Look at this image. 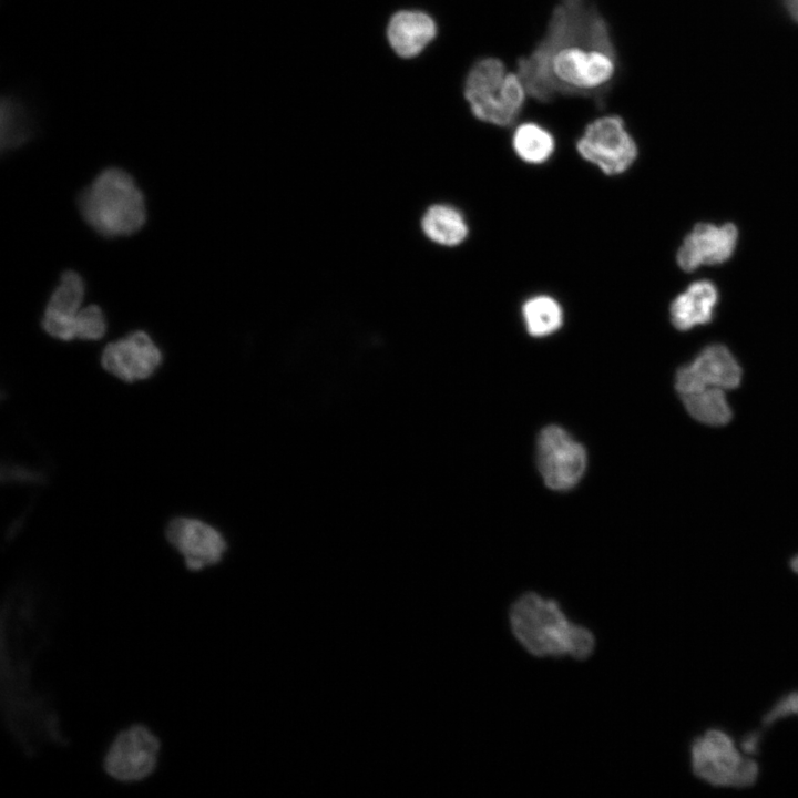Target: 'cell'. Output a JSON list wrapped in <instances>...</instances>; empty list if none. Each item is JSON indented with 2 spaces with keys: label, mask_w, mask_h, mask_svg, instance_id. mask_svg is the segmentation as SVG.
<instances>
[{
  "label": "cell",
  "mask_w": 798,
  "mask_h": 798,
  "mask_svg": "<svg viewBox=\"0 0 798 798\" xmlns=\"http://www.w3.org/2000/svg\"><path fill=\"white\" fill-rule=\"evenodd\" d=\"M539 103L556 98L589 99L603 109L621 62L611 25L593 0H559L543 37L516 71Z\"/></svg>",
  "instance_id": "1"
},
{
  "label": "cell",
  "mask_w": 798,
  "mask_h": 798,
  "mask_svg": "<svg viewBox=\"0 0 798 798\" xmlns=\"http://www.w3.org/2000/svg\"><path fill=\"white\" fill-rule=\"evenodd\" d=\"M1 707L8 732L27 756L47 744L64 746L68 738L51 700L34 688L33 668L48 640L42 594L17 586L1 610Z\"/></svg>",
  "instance_id": "2"
},
{
  "label": "cell",
  "mask_w": 798,
  "mask_h": 798,
  "mask_svg": "<svg viewBox=\"0 0 798 798\" xmlns=\"http://www.w3.org/2000/svg\"><path fill=\"white\" fill-rule=\"evenodd\" d=\"M509 620L515 638L534 656L584 659L593 653L592 632L571 622L554 600L522 594L512 603Z\"/></svg>",
  "instance_id": "3"
},
{
  "label": "cell",
  "mask_w": 798,
  "mask_h": 798,
  "mask_svg": "<svg viewBox=\"0 0 798 798\" xmlns=\"http://www.w3.org/2000/svg\"><path fill=\"white\" fill-rule=\"evenodd\" d=\"M78 205L83 219L104 237L132 235L146 222L144 195L120 167L103 170L81 192Z\"/></svg>",
  "instance_id": "4"
},
{
  "label": "cell",
  "mask_w": 798,
  "mask_h": 798,
  "mask_svg": "<svg viewBox=\"0 0 798 798\" xmlns=\"http://www.w3.org/2000/svg\"><path fill=\"white\" fill-rule=\"evenodd\" d=\"M526 89L516 72L502 60L482 57L470 66L463 83V96L471 114L498 127L512 126L523 112Z\"/></svg>",
  "instance_id": "5"
},
{
  "label": "cell",
  "mask_w": 798,
  "mask_h": 798,
  "mask_svg": "<svg viewBox=\"0 0 798 798\" xmlns=\"http://www.w3.org/2000/svg\"><path fill=\"white\" fill-rule=\"evenodd\" d=\"M690 764L693 774L714 787H751L759 774L757 763L741 754L727 733L716 728L693 740Z\"/></svg>",
  "instance_id": "6"
},
{
  "label": "cell",
  "mask_w": 798,
  "mask_h": 798,
  "mask_svg": "<svg viewBox=\"0 0 798 798\" xmlns=\"http://www.w3.org/2000/svg\"><path fill=\"white\" fill-rule=\"evenodd\" d=\"M579 155L608 176L628 171L638 155L636 141L617 114H607L589 122L575 141Z\"/></svg>",
  "instance_id": "7"
},
{
  "label": "cell",
  "mask_w": 798,
  "mask_h": 798,
  "mask_svg": "<svg viewBox=\"0 0 798 798\" xmlns=\"http://www.w3.org/2000/svg\"><path fill=\"white\" fill-rule=\"evenodd\" d=\"M536 460L545 484L557 491L576 485L586 469L584 447L559 426H548L540 432Z\"/></svg>",
  "instance_id": "8"
},
{
  "label": "cell",
  "mask_w": 798,
  "mask_h": 798,
  "mask_svg": "<svg viewBox=\"0 0 798 798\" xmlns=\"http://www.w3.org/2000/svg\"><path fill=\"white\" fill-rule=\"evenodd\" d=\"M161 744L151 729L133 725L120 732L103 759L105 773L122 782L147 778L158 763Z\"/></svg>",
  "instance_id": "9"
},
{
  "label": "cell",
  "mask_w": 798,
  "mask_h": 798,
  "mask_svg": "<svg viewBox=\"0 0 798 798\" xmlns=\"http://www.w3.org/2000/svg\"><path fill=\"white\" fill-rule=\"evenodd\" d=\"M741 372L737 360L725 346L710 345L690 364L677 370L675 388L679 396L709 387L735 389L741 381Z\"/></svg>",
  "instance_id": "10"
},
{
  "label": "cell",
  "mask_w": 798,
  "mask_h": 798,
  "mask_svg": "<svg viewBox=\"0 0 798 798\" xmlns=\"http://www.w3.org/2000/svg\"><path fill=\"white\" fill-rule=\"evenodd\" d=\"M162 352L150 335L135 330L105 346L102 367L116 378L133 382L149 378L160 366Z\"/></svg>",
  "instance_id": "11"
},
{
  "label": "cell",
  "mask_w": 798,
  "mask_h": 798,
  "mask_svg": "<svg viewBox=\"0 0 798 798\" xmlns=\"http://www.w3.org/2000/svg\"><path fill=\"white\" fill-rule=\"evenodd\" d=\"M166 539L191 571L217 564L227 549L225 539L215 528L191 518L172 520L166 529Z\"/></svg>",
  "instance_id": "12"
},
{
  "label": "cell",
  "mask_w": 798,
  "mask_h": 798,
  "mask_svg": "<svg viewBox=\"0 0 798 798\" xmlns=\"http://www.w3.org/2000/svg\"><path fill=\"white\" fill-rule=\"evenodd\" d=\"M737 243V228L733 224L716 226L697 224L684 238L676 255L678 266L692 272L706 264H719L727 260Z\"/></svg>",
  "instance_id": "13"
},
{
  "label": "cell",
  "mask_w": 798,
  "mask_h": 798,
  "mask_svg": "<svg viewBox=\"0 0 798 798\" xmlns=\"http://www.w3.org/2000/svg\"><path fill=\"white\" fill-rule=\"evenodd\" d=\"M438 33L434 19L419 10H401L395 13L387 27V38L392 50L401 58L420 54Z\"/></svg>",
  "instance_id": "14"
},
{
  "label": "cell",
  "mask_w": 798,
  "mask_h": 798,
  "mask_svg": "<svg viewBox=\"0 0 798 798\" xmlns=\"http://www.w3.org/2000/svg\"><path fill=\"white\" fill-rule=\"evenodd\" d=\"M717 300L718 293L713 283L699 280L690 284L671 304L672 324L678 330H688L710 321Z\"/></svg>",
  "instance_id": "15"
},
{
  "label": "cell",
  "mask_w": 798,
  "mask_h": 798,
  "mask_svg": "<svg viewBox=\"0 0 798 798\" xmlns=\"http://www.w3.org/2000/svg\"><path fill=\"white\" fill-rule=\"evenodd\" d=\"M421 227L432 242L448 247L460 245L469 235L463 214L454 206L434 204L423 214Z\"/></svg>",
  "instance_id": "16"
},
{
  "label": "cell",
  "mask_w": 798,
  "mask_h": 798,
  "mask_svg": "<svg viewBox=\"0 0 798 798\" xmlns=\"http://www.w3.org/2000/svg\"><path fill=\"white\" fill-rule=\"evenodd\" d=\"M511 145L514 154L522 162L541 165L553 156L556 140L546 126L534 121H525L515 126Z\"/></svg>",
  "instance_id": "17"
},
{
  "label": "cell",
  "mask_w": 798,
  "mask_h": 798,
  "mask_svg": "<svg viewBox=\"0 0 798 798\" xmlns=\"http://www.w3.org/2000/svg\"><path fill=\"white\" fill-rule=\"evenodd\" d=\"M1 150L16 149L33 134V120L31 113L20 96L6 93L1 96Z\"/></svg>",
  "instance_id": "18"
},
{
  "label": "cell",
  "mask_w": 798,
  "mask_h": 798,
  "mask_svg": "<svg viewBox=\"0 0 798 798\" xmlns=\"http://www.w3.org/2000/svg\"><path fill=\"white\" fill-rule=\"evenodd\" d=\"M521 315L525 330L535 338L555 334L564 321L561 304L546 294L533 295L525 299L521 307Z\"/></svg>",
  "instance_id": "19"
},
{
  "label": "cell",
  "mask_w": 798,
  "mask_h": 798,
  "mask_svg": "<svg viewBox=\"0 0 798 798\" xmlns=\"http://www.w3.org/2000/svg\"><path fill=\"white\" fill-rule=\"evenodd\" d=\"M679 397L687 412L705 424L724 426L733 417L724 389L709 387Z\"/></svg>",
  "instance_id": "20"
},
{
  "label": "cell",
  "mask_w": 798,
  "mask_h": 798,
  "mask_svg": "<svg viewBox=\"0 0 798 798\" xmlns=\"http://www.w3.org/2000/svg\"><path fill=\"white\" fill-rule=\"evenodd\" d=\"M84 294L85 285L81 275L71 269L66 270L53 289L45 310L63 317H74L81 310Z\"/></svg>",
  "instance_id": "21"
},
{
  "label": "cell",
  "mask_w": 798,
  "mask_h": 798,
  "mask_svg": "<svg viewBox=\"0 0 798 798\" xmlns=\"http://www.w3.org/2000/svg\"><path fill=\"white\" fill-rule=\"evenodd\" d=\"M78 339L98 340L106 331V320L103 310L98 305H90L78 314Z\"/></svg>",
  "instance_id": "22"
},
{
  "label": "cell",
  "mask_w": 798,
  "mask_h": 798,
  "mask_svg": "<svg viewBox=\"0 0 798 798\" xmlns=\"http://www.w3.org/2000/svg\"><path fill=\"white\" fill-rule=\"evenodd\" d=\"M790 715H798V692H791L776 702L763 716L761 727L767 729L777 720Z\"/></svg>",
  "instance_id": "23"
},
{
  "label": "cell",
  "mask_w": 798,
  "mask_h": 798,
  "mask_svg": "<svg viewBox=\"0 0 798 798\" xmlns=\"http://www.w3.org/2000/svg\"><path fill=\"white\" fill-rule=\"evenodd\" d=\"M785 3L790 16L798 21V0H785Z\"/></svg>",
  "instance_id": "24"
},
{
  "label": "cell",
  "mask_w": 798,
  "mask_h": 798,
  "mask_svg": "<svg viewBox=\"0 0 798 798\" xmlns=\"http://www.w3.org/2000/svg\"><path fill=\"white\" fill-rule=\"evenodd\" d=\"M790 566L798 574V554L790 561Z\"/></svg>",
  "instance_id": "25"
}]
</instances>
